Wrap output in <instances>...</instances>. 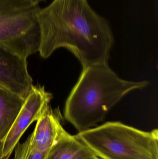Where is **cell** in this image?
<instances>
[{
	"label": "cell",
	"mask_w": 158,
	"mask_h": 159,
	"mask_svg": "<svg viewBox=\"0 0 158 159\" xmlns=\"http://www.w3.org/2000/svg\"><path fill=\"white\" fill-rule=\"evenodd\" d=\"M40 31L39 52L43 58L65 48L83 69L108 64L114 35L108 20L97 14L87 0H53L37 15Z\"/></svg>",
	"instance_id": "1"
},
{
	"label": "cell",
	"mask_w": 158,
	"mask_h": 159,
	"mask_svg": "<svg viewBox=\"0 0 158 159\" xmlns=\"http://www.w3.org/2000/svg\"><path fill=\"white\" fill-rule=\"evenodd\" d=\"M25 100L0 88V142L11 129Z\"/></svg>",
	"instance_id": "9"
},
{
	"label": "cell",
	"mask_w": 158,
	"mask_h": 159,
	"mask_svg": "<svg viewBox=\"0 0 158 159\" xmlns=\"http://www.w3.org/2000/svg\"><path fill=\"white\" fill-rule=\"evenodd\" d=\"M63 121L59 109L53 110L49 106L37 120L33 132L24 143L19 144L27 150L49 152L66 132Z\"/></svg>",
	"instance_id": "7"
},
{
	"label": "cell",
	"mask_w": 158,
	"mask_h": 159,
	"mask_svg": "<svg viewBox=\"0 0 158 159\" xmlns=\"http://www.w3.org/2000/svg\"><path fill=\"white\" fill-rule=\"evenodd\" d=\"M76 137L102 159H158V131L141 130L110 121Z\"/></svg>",
	"instance_id": "3"
},
{
	"label": "cell",
	"mask_w": 158,
	"mask_h": 159,
	"mask_svg": "<svg viewBox=\"0 0 158 159\" xmlns=\"http://www.w3.org/2000/svg\"><path fill=\"white\" fill-rule=\"evenodd\" d=\"M33 86L27 58L0 46V88L25 100Z\"/></svg>",
	"instance_id": "6"
},
{
	"label": "cell",
	"mask_w": 158,
	"mask_h": 159,
	"mask_svg": "<svg viewBox=\"0 0 158 159\" xmlns=\"http://www.w3.org/2000/svg\"><path fill=\"white\" fill-rule=\"evenodd\" d=\"M149 84L147 80L122 79L108 64L88 66L83 69L66 101L64 117L79 132L87 130L104 120L108 112L129 93Z\"/></svg>",
	"instance_id": "2"
},
{
	"label": "cell",
	"mask_w": 158,
	"mask_h": 159,
	"mask_svg": "<svg viewBox=\"0 0 158 159\" xmlns=\"http://www.w3.org/2000/svg\"><path fill=\"white\" fill-rule=\"evenodd\" d=\"M40 8L32 0H0V46L26 58L39 52Z\"/></svg>",
	"instance_id": "4"
},
{
	"label": "cell",
	"mask_w": 158,
	"mask_h": 159,
	"mask_svg": "<svg viewBox=\"0 0 158 159\" xmlns=\"http://www.w3.org/2000/svg\"><path fill=\"white\" fill-rule=\"evenodd\" d=\"M96 159H99V158H98V157H97V158H96Z\"/></svg>",
	"instance_id": "10"
},
{
	"label": "cell",
	"mask_w": 158,
	"mask_h": 159,
	"mask_svg": "<svg viewBox=\"0 0 158 159\" xmlns=\"http://www.w3.org/2000/svg\"><path fill=\"white\" fill-rule=\"evenodd\" d=\"M97 157L76 135L66 131L50 149L46 159H96Z\"/></svg>",
	"instance_id": "8"
},
{
	"label": "cell",
	"mask_w": 158,
	"mask_h": 159,
	"mask_svg": "<svg viewBox=\"0 0 158 159\" xmlns=\"http://www.w3.org/2000/svg\"><path fill=\"white\" fill-rule=\"evenodd\" d=\"M52 98L44 86L33 85L11 129L0 142V159H9L21 136L50 106Z\"/></svg>",
	"instance_id": "5"
}]
</instances>
